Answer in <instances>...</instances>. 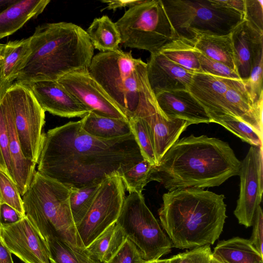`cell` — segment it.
<instances>
[{
  "label": "cell",
  "instance_id": "obj_1",
  "mask_svg": "<svg viewBox=\"0 0 263 263\" xmlns=\"http://www.w3.org/2000/svg\"><path fill=\"white\" fill-rule=\"evenodd\" d=\"M144 159L133 133L103 139L70 121L45 134L37 171L69 189L99 184L122 174Z\"/></svg>",
  "mask_w": 263,
  "mask_h": 263
},
{
  "label": "cell",
  "instance_id": "obj_2",
  "mask_svg": "<svg viewBox=\"0 0 263 263\" xmlns=\"http://www.w3.org/2000/svg\"><path fill=\"white\" fill-rule=\"evenodd\" d=\"M241 161L227 142L193 134L178 139L154 166L151 181L171 191L218 186L238 175Z\"/></svg>",
  "mask_w": 263,
  "mask_h": 263
},
{
  "label": "cell",
  "instance_id": "obj_3",
  "mask_svg": "<svg viewBox=\"0 0 263 263\" xmlns=\"http://www.w3.org/2000/svg\"><path fill=\"white\" fill-rule=\"evenodd\" d=\"M29 38L30 53L15 82L26 85L58 81L88 71L94 48L80 26L65 22L45 23L37 26Z\"/></svg>",
  "mask_w": 263,
  "mask_h": 263
},
{
  "label": "cell",
  "instance_id": "obj_4",
  "mask_svg": "<svg viewBox=\"0 0 263 263\" xmlns=\"http://www.w3.org/2000/svg\"><path fill=\"white\" fill-rule=\"evenodd\" d=\"M224 198L223 195L195 187L164 193L158 214L173 247L192 249L213 245L227 217Z\"/></svg>",
  "mask_w": 263,
  "mask_h": 263
},
{
  "label": "cell",
  "instance_id": "obj_5",
  "mask_svg": "<svg viewBox=\"0 0 263 263\" xmlns=\"http://www.w3.org/2000/svg\"><path fill=\"white\" fill-rule=\"evenodd\" d=\"M70 189L35 171L22 196L25 215L45 240L50 236L77 250L85 249L70 206Z\"/></svg>",
  "mask_w": 263,
  "mask_h": 263
},
{
  "label": "cell",
  "instance_id": "obj_6",
  "mask_svg": "<svg viewBox=\"0 0 263 263\" xmlns=\"http://www.w3.org/2000/svg\"><path fill=\"white\" fill-rule=\"evenodd\" d=\"M147 63L119 49L94 55L88 71L127 118L153 92L148 83Z\"/></svg>",
  "mask_w": 263,
  "mask_h": 263
},
{
  "label": "cell",
  "instance_id": "obj_7",
  "mask_svg": "<svg viewBox=\"0 0 263 263\" xmlns=\"http://www.w3.org/2000/svg\"><path fill=\"white\" fill-rule=\"evenodd\" d=\"M178 37L193 40L198 34L230 33L244 20V14L223 0H162Z\"/></svg>",
  "mask_w": 263,
  "mask_h": 263
},
{
  "label": "cell",
  "instance_id": "obj_8",
  "mask_svg": "<svg viewBox=\"0 0 263 263\" xmlns=\"http://www.w3.org/2000/svg\"><path fill=\"white\" fill-rule=\"evenodd\" d=\"M125 47L158 52L178 36L162 0H144L125 11L115 23Z\"/></svg>",
  "mask_w": 263,
  "mask_h": 263
},
{
  "label": "cell",
  "instance_id": "obj_9",
  "mask_svg": "<svg viewBox=\"0 0 263 263\" xmlns=\"http://www.w3.org/2000/svg\"><path fill=\"white\" fill-rule=\"evenodd\" d=\"M116 223L140 250L145 261L159 259L171 252L172 243L146 205L142 194L132 193L125 197Z\"/></svg>",
  "mask_w": 263,
  "mask_h": 263
},
{
  "label": "cell",
  "instance_id": "obj_10",
  "mask_svg": "<svg viewBox=\"0 0 263 263\" xmlns=\"http://www.w3.org/2000/svg\"><path fill=\"white\" fill-rule=\"evenodd\" d=\"M22 149L26 158L37 164L45 133V111L26 85L15 82L3 93Z\"/></svg>",
  "mask_w": 263,
  "mask_h": 263
},
{
  "label": "cell",
  "instance_id": "obj_11",
  "mask_svg": "<svg viewBox=\"0 0 263 263\" xmlns=\"http://www.w3.org/2000/svg\"><path fill=\"white\" fill-rule=\"evenodd\" d=\"M125 198L120 176L108 177L99 184L90 208L76 226L85 248L116 222Z\"/></svg>",
  "mask_w": 263,
  "mask_h": 263
},
{
  "label": "cell",
  "instance_id": "obj_12",
  "mask_svg": "<svg viewBox=\"0 0 263 263\" xmlns=\"http://www.w3.org/2000/svg\"><path fill=\"white\" fill-rule=\"evenodd\" d=\"M262 147L251 146L242 161L238 175L240 192L234 214L239 224L252 226L263 192Z\"/></svg>",
  "mask_w": 263,
  "mask_h": 263
},
{
  "label": "cell",
  "instance_id": "obj_13",
  "mask_svg": "<svg viewBox=\"0 0 263 263\" xmlns=\"http://www.w3.org/2000/svg\"><path fill=\"white\" fill-rule=\"evenodd\" d=\"M88 111L97 115L116 119L128 118L88 71L67 74L57 81Z\"/></svg>",
  "mask_w": 263,
  "mask_h": 263
},
{
  "label": "cell",
  "instance_id": "obj_14",
  "mask_svg": "<svg viewBox=\"0 0 263 263\" xmlns=\"http://www.w3.org/2000/svg\"><path fill=\"white\" fill-rule=\"evenodd\" d=\"M134 117L140 118L145 124L157 165L165 152L179 139L181 133L191 125L184 120L166 117L160 109L154 93L140 105Z\"/></svg>",
  "mask_w": 263,
  "mask_h": 263
},
{
  "label": "cell",
  "instance_id": "obj_15",
  "mask_svg": "<svg viewBox=\"0 0 263 263\" xmlns=\"http://www.w3.org/2000/svg\"><path fill=\"white\" fill-rule=\"evenodd\" d=\"M0 237L23 262L50 263L47 243L26 216L14 223H1Z\"/></svg>",
  "mask_w": 263,
  "mask_h": 263
},
{
  "label": "cell",
  "instance_id": "obj_16",
  "mask_svg": "<svg viewBox=\"0 0 263 263\" xmlns=\"http://www.w3.org/2000/svg\"><path fill=\"white\" fill-rule=\"evenodd\" d=\"M25 85V84H24ZM45 111L65 118L83 117L89 111L57 81L26 84Z\"/></svg>",
  "mask_w": 263,
  "mask_h": 263
},
{
  "label": "cell",
  "instance_id": "obj_17",
  "mask_svg": "<svg viewBox=\"0 0 263 263\" xmlns=\"http://www.w3.org/2000/svg\"><path fill=\"white\" fill-rule=\"evenodd\" d=\"M231 34L237 71L240 79L245 80L257 59L263 53V32L244 19Z\"/></svg>",
  "mask_w": 263,
  "mask_h": 263
},
{
  "label": "cell",
  "instance_id": "obj_18",
  "mask_svg": "<svg viewBox=\"0 0 263 263\" xmlns=\"http://www.w3.org/2000/svg\"><path fill=\"white\" fill-rule=\"evenodd\" d=\"M146 71L149 84L155 95L162 91L188 90L193 75L159 52L151 54Z\"/></svg>",
  "mask_w": 263,
  "mask_h": 263
},
{
  "label": "cell",
  "instance_id": "obj_19",
  "mask_svg": "<svg viewBox=\"0 0 263 263\" xmlns=\"http://www.w3.org/2000/svg\"><path fill=\"white\" fill-rule=\"evenodd\" d=\"M155 95L160 109L170 119L184 120L191 125L212 122L205 109L188 90L162 91Z\"/></svg>",
  "mask_w": 263,
  "mask_h": 263
},
{
  "label": "cell",
  "instance_id": "obj_20",
  "mask_svg": "<svg viewBox=\"0 0 263 263\" xmlns=\"http://www.w3.org/2000/svg\"><path fill=\"white\" fill-rule=\"evenodd\" d=\"M234 80L207 73H195L188 90L203 106L210 118L224 115V95Z\"/></svg>",
  "mask_w": 263,
  "mask_h": 263
},
{
  "label": "cell",
  "instance_id": "obj_21",
  "mask_svg": "<svg viewBox=\"0 0 263 263\" xmlns=\"http://www.w3.org/2000/svg\"><path fill=\"white\" fill-rule=\"evenodd\" d=\"M226 115L250 125L262 137L263 101L254 103L242 80H234L224 95Z\"/></svg>",
  "mask_w": 263,
  "mask_h": 263
},
{
  "label": "cell",
  "instance_id": "obj_22",
  "mask_svg": "<svg viewBox=\"0 0 263 263\" xmlns=\"http://www.w3.org/2000/svg\"><path fill=\"white\" fill-rule=\"evenodd\" d=\"M6 112L9 134V150L13 180L22 197L28 189L35 172L36 164L25 156L18 140L9 108L3 94L1 97Z\"/></svg>",
  "mask_w": 263,
  "mask_h": 263
},
{
  "label": "cell",
  "instance_id": "obj_23",
  "mask_svg": "<svg viewBox=\"0 0 263 263\" xmlns=\"http://www.w3.org/2000/svg\"><path fill=\"white\" fill-rule=\"evenodd\" d=\"M50 0H17L0 13V39L22 27L43 12Z\"/></svg>",
  "mask_w": 263,
  "mask_h": 263
},
{
  "label": "cell",
  "instance_id": "obj_24",
  "mask_svg": "<svg viewBox=\"0 0 263 263\" xmlns=\"http://www.w3.org/2000/svg\"><path fill=\"white\" fill-rule=\"evenodd\" d=\"M30 51L29 37L3 45L0 54V75L7 88L15 81Z\"/></svg>",
  "mask_w": 263,
  "mask_h": 263
},
{
  "label": "cell",
  "instance_id": "obj_25",
  "mask_svg": "<svg viewBox=\"0 0 263 263\" xmlns=\"http://www.w3.org/2000/svg\"><path fill=\"white\" fill-rule=\"evenodd\" d=\"M191 42L204 55L237 72L231 32L223 35L198 34Z\"/></svg>",
  "mask_w": 263,
  "mask_h": 263
},
{
  "label": "cell",
  "instance_id": "obj_26",
  "mask_svg": "<svg viewBox=\"0 0 263 263\" xmlns=\"http://www.w3.org/2000/svg\"><path fill=\"white\" fill-rule=\"evenodd\" d=\"M212 255L222 263H263V256L250 240L239 237L219 241Z\"/></svg>",
  "mask_w": 263,
  "mask_h": 263
},
{
  "label": "cell",
  "instance_id": "obj_27",
  "mask_svg": "<svg viewBox=\"0 0 263 263\" xmlns=\"http://www.w3.org/2000/svg\"><path fill=\"white\" fill-rule=\"evenodd\" d=\"M81 120L84 130L96 138L110 139L132 133L128 120L102 117L89 112Z\"/></svg>",
  "mask_w": 263,
  "mask_h": 263
},
{
  "label": "cell",
  "instance_id": "obj_28",
  "mask_svg": "<svg viewBox=\"0 0 263 263\" xmlns=\"http://www.w3.org/2000/svg\"><path fill=\"white\" fill-rule=\"evenodd\" d=\"M167 59L192 73H204L190 40L177 37L164 45L158 51Z\"/></svg>",
  "mask_w": 263,
  "mask_h": 263
},
{
  "label": "cell",
  "instance_id": "obj_29",
  "mask_svg": "<svg viewBox=\"0 0 263 263\" xmlns=\"http://www.w3.org/2000/svg\"><path fill=\"white\" fill-rule=\"evenodd\" d=\"M86 31L94 49L100 52L120 49L121 39L119 31L108 16L95 18Z\"/></svg>",
  "mask_w": 263,
  "mask_h": 263
},
{
  "label": "cell",
  "instance_id": "obj_30",
  "mask_svg": "<svg viewBox=\"0 0 263 263\" xmlns=\"http://www.w3.org/2000/svg\"><path fill=\"white\" fill-rule=\"evenodd\" d=\"M126 238L116 222L85 248V250L91 256L105 263L117 252Z\"/></svg>",
  "mask_w": 263,
  "mask_h": 263
},
{
  "label": "cell",
  "instance_id": "obj_31",
  "mask_svg": "<svg viewBox=\"0 0 263 263\" xmlns=\"http://www.w3.org/2000/svg\"><path fill=\"white\" fill-rule=\"evenodd\" d=\"M49 253L50 263H102L84 250H77L53 236L45 240Z\"/></svg>",
  "mask_w": 263,
  "mask_h": 263
},
{
  "label": "cell",
  "instance_id": "obj_32",
  "mask_svg": "<svg viewBox=\"0 0 263 263\" xmlns=\"http://www.w3.org/2000/svg\"><path fill=\"white\" fill-rule=\"evenodd\" d=\"M212 122L218 123L252 146L262 147V137L250 125L229 115L211 117Z\"/></svg>",
  "mask_w": 263,
  "mask_h": 263
},
{
  "label": "cell",
  "instance_id": "obj_33",
  "mask_svg": "<svg viewBox=\"0 0 263 263\" xmlns=\"http://www.w3.org/2000/svg\"><path fill=\"white\" fill-rule=\"evenodd\" d=\"M154 166L143 159L122 174L121 178L125 189L129 194H142L144 187L151 181Z\"/></svg>",
  "mask_w": 263,
  "mask_h": 263
},
{
  "label": "cell",
  "instance_id": "obj_34",
  "mask_svg": "<svg viewBox=\"0 0 263 263\" xmlns=\"http://www.w3.org/2000/svg\"><path fill=\"white\" fill-rule=\"evenodd\" d=\"M99 184L70 189V206L76 226L81 221L90 208Z\"/></svg>",
  "mask_w": 263,
  "mask_h": 263
},
{
  "label": "cell",
  "instance_id": "obj_35",
  "mask_svg": "<svg viewBox=\"0 0 263 263\" xmlns=\"http://www.w3.org/2000/svg\"><path fill=\"white\" fill-rule=\"evenodd\" d=\"M132 133L134 134L144 159L154 165L157 161L150 136L144 121L139 117L128 119Z\"/></svg>",
  "mask_w": 263,
  "mask_h": 263
},
{
  "label": "cell",
  "instance_id": "obj_36",
  "mask_svg": "<svg viewBox=\"0 0 263 263\" xmlns=\"http://www.w3.org/2000/svg\"><path fill=\"white\" fill-rule=\"evenodd\" d=\"M7 204L20 215L26 216L22 197L11 178L0 170V204Z\"/></svg>",
  "mask_w": 263,
  "mask_h": 263
},
{
  "label": "cell",
  "instance_id": "obj_37",
  "mask_svg": "<svg viewBox=\"0 0 263 263\" xmlns=\"http://www.w3.org/2000/svg\"><path fill=\"white\" fill-rule=\"evenodd\" d=\"M0 170L8 174L13 180L11 162L9 150V134L7 116L5 108L1 97Z\"/></svg>",
  "mask_w": 263,
  "mask_h": 263
},
{
  "label": "cell",
  "instance_id": "obj_38",
  "mask_svg": "<svg viewBox=\"0 0 263 263\" xmlns=\"http://www.w3.org/2000/svg\"><path fill=\"white\" fill-rule=\"evenodd\" d=\"M263 53L256 61L248 78L242 80L254 103L263 101Z\"/></svg>",
  "mask_w": 263,
  "mask_h": 263
},
{
  "label": "cell",
  "instance_id": "obj_39",
  "mask_svg": "<svg viewBox=\"0 0 263 263\" xmlns=\"http://www.w3.org/2000/svg\"><path fill=\"white\" fill-rule=\"evenodd\" d=\"M196 52L201 69L204 73L223 78L242 80L236 71L226 65L210 59L196 49Z\"/></svg>",
  "mask_w": 263,
  "mask_h": 263
},
{
  "label": "cell",
  "instance_id": "obj_40",
  "mask_svg": "<svg viewBox=\"0 0 263 263\" xmlns=\"http://www.w3.org/2000/svg\"><path fill=\"white\" fill-rule=\"evenodd\" d=\"M144 261L138 248L126 238L117 252L105 263H143Z\"/></svg>",
  "mask_w": 263,
  "mask_h": 263
},
{
  "label": "cell",
  "instance_id": "obj_41",
  "mask_svg": "<svg viewBox=\"0 0 263 263\" xmlns=\"http://www.w3.org/2000/svg\"><path fill=\"white\" fill-rule=\"evenodd\" d=\"M177 263H211L212 252L210 245L192 249L176 255Z\"/></svg>",
  "mask_w": 263,
  "mask_h": 263
},
{
  "label": "cell",
  "instance_id": "obj_42",
  "mask_svg": "<svg viewBox=\"0 0 263 263\" xmlns=\"http://www.w3.org/2000/svg\"><path fill=\"white\" fill-rule=\"evenodd\" d=\"M246 8L244 19L252 24L263 32L262 4L257 0H245Z\"/></svg>",
  "mask_w": 263,
  "mask_h": 263
},
{
  "label": "cell",
  "instance_id": "obj_43",
  "mask_svg": "<svg viewBox=\"0 0 263 263\" xmlns=\"http://www.w3.org/2000/svg\"><path fill=\"white\" fill-rule=\"evenodd\" d=\"M252 226V234L249 240L260 254L263 256V213L260 205L256 209Z\"/></svg>",
  "mask_w": 263,
  "mask_h": 263
},
{
  "label": "cell",
  "instance_id": "obj_44",
  "mask_svg": "<svg viewBox=\"0 0 263 263\" xmlns=\"http://www.w3.org/2000/svg\"><path fill=\"white\" fill-rule=\"evenodd\" d=\"M23 217H24L10 205L7 204H0V224L14 223Z\"/></svg>",
  "mask_w": 263,
  "mask_h": 263
},
{
  "label": "cell",
  "instance_id": "obj_45",
  "mask_svg": "<svg viewBox=\"0 0 263 263\" xmlns=\"http://www.w3.org/2000/svg\"><path fill=\"white\" fill-rule=\"evenodd\" d=\"M142 1H131V0H104L102 1V3H106L107 5V8L108 9H112L115 10L118 8H121L123 7H128L129 8L132 7L136 5L139 4L143 2Z\"/></svg>",
  "mask_w": 263,
  "mask_h": 263
},
{
  "label": "cell",
  "instance_id": "obj_46",
  "mask_svg": "<svg viewBox=\"0 0 263 263\" xmlns=\"http://www.w3.org/2000/svg\"><path fill=\"white\" fill-rule=\"evenodd\" d=\"M11 254L0 237V263H14Z\"/></svg>",
  "mask_w": 263,
  "mask_h": 263
},
{
  "label": "cell",
  "instance_id": "obj_47",
  "mask_svg": "<svg viewBox=\"0 0 263 263\" xmlns=\"http://www.w3.org/2000/svg\"><path fill=\"white\" fill-rule=\"evenodd\" d=\"M225 2L228 6L241 12L245 16V0H226Z\"/></svg>",
  "mask_w": 263,
  "mask_h": 263
},
{
  "label": "cell",
  "instance_id": "obj_48",
  "mask_svg": "<svg viewBox=\"0 0 263 263\" xmlns=\"http://www.w3.org/2000/svg\"><path fill=\"white\" fill-rule=\"evenodd\" d=\"M17 0H0V13L6 9Z\"/></svg>",
  "mask_w": 263,
  "mask_h": 263
},
{
  "label": "cell",
  "instance_id": "obj_49",
  "mask_svg": "<svg viewBox=\"0 0 263 263\" xmlns=\"http://www.w3.org/2000/svg\"><path fill=\"white\" fill-rule=\"evenodd\" d=\"M170 258L166 259H159L155 260L144 261L143 263H169Z\"/></svg>",
  "mask_w": 263,
  "mask_h": 263
},
{
  "label": "cell",
  "instance_id": "obj_50",
  "mask_svg": "<svg viewBox=\"0 0 263 263\" xmlns=\"http://www.w3.org/2000/svg\"><path fill=\"white\" fill-rule=\"evenodd\" d=\"M7 88L3 85L1 78L0 75V97L2 96V94Z\"/></svg>",
  "mask_w": 263,
  "mask_h": 263
},
{
  "label": "cell",
  "instance_id": "obj_51",
  "mask_svg": "<svg viewBox=\"0 0 263 263\" xmlns=\"http://www.w3.org/2000/svg\"><path fill=\"white\" fill-rule=\"evenodd\" d=\"M169 263H177L176 255L170 258Z\"/></svg>",
  "mask_w": 263,
  "mask_h": 263
},
{
  "label": "cell",
  "instance_id": "obj_52",
  "mask_svg": "<svg viewBox=\"0 0 263 263\" xmlns=\"http://www.w3.org/2000/svg\"><path fill=\"white\" fill-rule=\"evenodd\" d=\"M3 47V45L0 44V54Z\"/></svg>",
  "mask_w": 263,
  "mask_h": 263
}]
</instances>
